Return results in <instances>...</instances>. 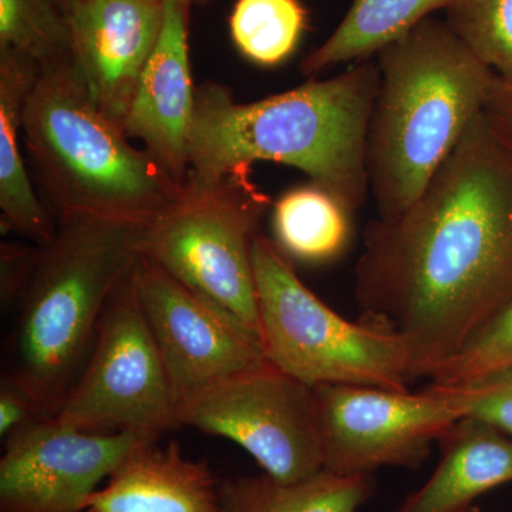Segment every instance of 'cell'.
Segmentation results:
<instances>
[{"label": "cell", "mask_w": 512, "mask_h": 512, "mask_svg": "<svg viewBox=\"0 0 512 512\" xmlns=\"http://www.w3.org/2000/svg\"><path fill=\"white\" fill-rule=\"evenodd\" d=\"M363 318L399 333L431 379L512 302V154L484 114L420 197L370 222L356 265Z\"/></svg>", "instance_id": "6da1fadb"}, {"label": "cell", "mask_w": 512, "mask_h": 512, "mask_svg": "<svg viewBox=\"0 0 512 512\" xmlns=\"http://www.w3.org/2000/svg\"><path fill=\"white\" fill-rule=\"evenodd\" d=\"M379 66L353 63L326 80L238 103L228 87L207 82L195 94L185 187H205L259 161L302 171L356 214L369 197L367 133Z\"/></svg>", "instance_id": "7a4b0ae2"}, {"label": "cell", "mask_w": 512, "mask_h": 512, "mask_svg": "<svg viewBox=\"0 0 512 512\" xmlns=\"http://www.w3.org/2000/svg\"><path fill=\"white\" fill-rule=\"evenodd\" d=\"M367 177L379 220L420 197L484 113L495 73L444 20L429 18L377 53Z\"/></svg>", "instance_id": "3957f363"}, {"label": "cell", "mask_w": 512, "mask_h": 512, "mask_svg": "<svg viewBox=\"0 0 512 512\" xmlns=\"http://www.w3.org/2000/svg\"><path fill=\"white\" fill-rule=\"evenodd\" d=\"M94 104L76 62L40 70L26 101L22 141L57 222L103 218L146 227L185 187Z\"/></svg>", "instance_id": "277c9868"}, {"label": "cell", "mask_w": 512, "mask_h": 512, "mask_svg": "<svg viewBox=\"0 0 512 512\" xmlns=\"http://www.w3.org/2000/svg\"><path fill=\"white\" fill-rule=\"evenodd\" d=\"M141 225L103 218L59 221L40 247L18 301L6 375L55 417L92 353L114 289L136 265Z\"/></svg>", "instance_id": "5b68a950"}, {"label": "cell", "mask_w": 512, "mask_h": 512, "mask_svg": "<svg viewBox=\"0 0 512 512\" xmlns=\"http://www.w3.org/2000/svg\"><path fill=\"white\" fill-rule=\"evenodd\" d=\"M252 261L259 336L269 363L312 389L349 384L409 390V349L399 333L333 311L298 278L274 239L259 234Z\"/></svg>", "instance_id": "8992f818"}, {"label": "cell", "mask_w": 512, "mask_h": 512, "mask_svg": "<svg viewBox=\"0 0 512 512\" xmlns=\"http://www.w3.org/2000/svg\"><path fill=\"white\" fill-rule=\"evenodd\" d=\"M271 205L251 168H239L217 183L185 187L173 208L141 229L138 251L259 336L252 248Z\"/></svg>", "instance_id": "52a82bcc"}, {"label": "cell", "mask_w": 512, "mask_h": 512, "mask_svg": "<svg viewBox=\"0 0 512 512\" xmlns=\"http://www.w3.org/2000/svg\"><path fill=\"white\" fill-rule=\"evenodd\" d=\"M131 272L114 289L92 353L55 419L89 433H133L158 441L178 426L177 400Z\"/></svg>", "instance_id": "ba28073f"}, {"label": "cell", "mask_w": 512, "mask_h": 512, "mask_svg": "<svg viewBox=\"0 0 512 512\" xmlns=\"http://www.w3.org/2000/svg\"><path fill=\"white\" fill-rule=\"evenodd\" d=\"M313 394L323 470L338 476H372L380 467L417 470L431 444L473 406L464 387L431 384L420 393L325 384Z\"/></svg>", "instance_id": "9c48e42d"}, {"label": "cell", "mask_w": 512, "mask_h": 512, "mask_svg": "<svg viewBox=\"0 0 512 512\" xmlns=\"http://www.w3.org/2000/svg\"><path fill=\"white\" fill-rule=\"evenodd\" d=\"M177 421L234 441L282 483L323 470L313 389L268 360L184 399Z\"/></svg>", "instance_id": "30bf717a"}, {"label": "cell", "mask_w": 512, "mask_h": 512, "mask_svg": "<svg viewBox=\"0 0 512 512\" xmlns=\"http://www.w3.org/2000/svg\"><path fill=\"white\" fill-rule=\"evenodd\" d=\"M131 278L177 407L192 394L266 360L256 333L212 308L150 259L138 256Z\"/></svg>", "instance_id": "8fae6325"}, {"label": "cell", "mask_w": 512, "mask_h": 512, "mask_svg": "<svg viewBox=\"0 0 512 512\" xmlns=\"http://www.w3.org/2000/svg\"><path fill=\"white\" fill-rule=\"evenodd\" d=\"M133 433H89L55 417L3 441L0 512H86L103 480L137 447Z\"/></svg>", "instance_id": "7c38bea8"}, {"label": "cell", "mask_w": 512, "mask_h": 512, "mask_svg": "<svg viewBox=\"0 0 512 512\" xmlns=\"http://www.w3.org/2000/svg\"><path fill=\"white\" fill-rule=\"evenodd\" d=\"M165 0H72L76 64L97 107L123 126L164 25ZM123 128V127H121Z\"/></svg>", "instance_id": "4fadbf2b"}, {"label": "cell", "mask_w": 512, "mask_h": 512, "mask_svg": "<svg viewBox=\"0 0 512 512\" xmlns=\"http://www.w3.org/2000/svg\"><path fill=\"white\" fill-rule=\"evenodd\" d=\"M191 6L188 0H165L160 39L121 126L128 138L141 141L144 150L183 187L190 173L188 146L197 94L188 43Z\"/></svg>", "instance_id": "5bb4252c"}, {"label": "cell", "mask_w": 512, "mask_h": 512, "mask_svg": "<svg viewBox=\"0 0 512 512\" xmlns=\"http://www.w3.org/2000/svg\"><path fill=\"white\" fill-rule=\"evenodd\" d=\"M205 461L184 457L177 443L131 451L90 497L86 512H218V488Z\"/></svg>", "instance_id": "9a60e30c"}, {"label": "cell", "mask_w": 512, "mask_h": 512, "mask_svg": "<svg viewBox=\"0 0 512 512\" xmlns=\"http://www.w3.org/2000/svg\"><path fill=\"white\" fill-rule=\"evenodd\" d=\"M40 67L28 57L0 49V225L37 247L56 237L59 222L30 180L20 147L23 111Z\"/></svg>", "instance_id": "2e32d148"}, {"label": "cell", "mask_w": 512, "mask_h": 512, "mask_svg": "<svg viewBox=\"0 0 512 512\" xmlns=\"http://www.w3.org/2000/svg\"><path fill=\"white\" fill-rule=\"evenodd\" d=\"M433 476L394 512H457L512 481V436L476 417L458 421L440 439Z\"/></svg>", "instance_id": "e0dca14e"}, {"label": "cell", "mask_w": 512, "mask_h": 512, "mask_svg": "<svg viewBox=\"0 0 512 512\" xmlns=\"http://www.w3.org/2000/svg\"><path fill=\"white\" fill-rule=\"evenodd\" d=\"M454 0H353L332 35L309 53L301 73L315 79L343 63H356L376 56L437 10H446Z\"/></svg>", "instance_id": "ac0fdd59"}, {"label": "cell", "mask_w": 512, "mask_h": 512, "mask_svg": "<svg viewBox=\"0 0 512 512\" xmlns=\"http://www.w3.org/2000/svg\"><path fill=\"white\" fill-rule=\"evenodd\" d=\"M372 476H315L282 483L268 474L222 480L218 512H356L372 497Z\"/></svg>", "instance_id": "d6986e66"}, {"label": "cell", "mask_w": 512, "mask_h": 512, "mask_svg": "<svg viewBox=\"0 0 512 512\" xmlns=\"http://www.w3.org/2000/svg\"><path fill=\"white\" fill-rule=\"evenodd\" d=\"M353 215L316 185L293 188L272 208L274 242L289 261L328 264L348 249Z\"/></svg>", "instance_id": "ffe728a7"}, {"label": "cell", "mask_w": 512, "mask_h": 512, "mask_svg": "<svg viewBox=\"0 0 512 512\" xmlns=\"http://www.w3.org/2000/svg\"><path fill=\"white\" fill-rule=\"evenodd\" d=\"M308 25L301 0H238L229 18L235 47L252 63L274 67L295 52Z\"/></svg>", "instance_id": "44dd1931"}, {"label": "cell", "mask_w": 512, "mask_h": 512, "mask_svg": "<svg viewBox=\"0 0 512 512\" xmlns=\"http://www.w3.org/2000/svg\"><path fill=\"white\" fill-rule=\"evenodd\" d=\"M0 49L28 57L40 70L76 62L72 25L56 0H0Z\"/></svg>", "instance_id": "7402d4cb"}, {"label": "cell", "mask_w": 512, "mask_h": 512, "mask_svg": "<svg viewBox=\"0 0 512 512\" xmlns=\"http://www.w3.org/2000/svg\"><path fill=\"white\" fill-rule=\"evenodd\" d=\"M448 28L495 73L512 79V0H454Z\"/></svg>", "instance_id": "603a6c76"}, {"label": "cell", "mask_w": 512, "mask_h": 512, "mask_svg": "<svg viewBox=\"0 0 512 512\" xmlns=\"http://www.w3.org/2000/svg\"><path fill=\"white\" fill-rule=\"evenodd\" d=\"M512 369V302L478 330L430 379L431 386L463 387Z\"/></svg>", "instance_id": "cb8c5ba5"}, {"label": "cell", "mask_w": 512, "mask_h": 512, "mask_svg": "<svg viewBox=\"0 0 512 512\" xmlns=\"http://www.w3.org/2000/svg\"><path fill=\"white\" fill-rule=\"evenodd\" d=\"M463 387L473 400L470 417L512 436V369Z\"/></svg>", "instance_id": "d4e9b609"}, {"label": "cell", "mask_w": 512, "mask_h": 512, "mask_svg": "<svg viewBox=\"0 0 512 512\" xmlns=\"http://www.w3.org/2000/svg\"><path fill=\"white\" fill-rule=\"evenodd\" d=\"M47 419L35 397L18 380L3 373L0 380V437L3 441Z\"/></svg>", "instance_id": "484cf974"}, {"label": "cell", "mask_w": 512, "mask_h": 512, "mask_svg": "<svg viewBox=\"0 0 512 512\" xmlns=\"http://www.w3.org/2000/svg\"><path fill=\"white\" fill-rule=\"evenodd\" d=\"M37 245L15 244V242H2L0 251V299L3 308L19 301L23 289L29 282L30 275L35 269Z\"/></svg>", "instance_id": "4316f807"}, {"label": "cell", "mask_w": 512, "mask_h": 512, "mask_svg": "<svg viewBox=\"0 0 512 512\" xmlns=\"http://www.w3.org/2000/svg\"><path fill=\"white\" fill-rule=\"evenodd\" d=\"M483 114L495 136L512 154V79L494 76Z\"/></svg>", "instance_id": "83f0119b"}, {"label": "cell", "mask_w": 512, "mask_h": 512, "mask_svg": "<svg viewBox=\"0 0 512 512\" xmlns=\"http://www.w3.org/2000/svg\"><path fill=\"white\" fill-rule=\"evenodd\" d=\"M56 2L59 3L60 8H62L64 10V13H66L67 9H69V5L70 2H72V0H56Z\"/></svg>", "instance_id": "f1b7e54d"}, {"label": "cell", "mask_w": 512, "mask_h": 512, "mask_svg": "<svg viewBox=\"0 0 512 512\" xmlns=\"http://www.w3.org/2000/svg\"><path fill=\"white\" fill-rule=\"evenodd\" d=\"M191 5H205V3H210L212 0H188Z\"/></svg>", "instance_id": "f546056e"}, {"label": "cell", "mask_w": 512, "mask_h": 512, "mask_svg": "<svg viewBox=\"0 0 512 512\" xmlns=\"http://www.w3.org/2000/svg\"><path fill=\"white\" fill-rule=\"evenodd\" d=\"M457 512H483L480 510V508L474 507V505H470V507L464 508V510L457 511Z\"/></svg>", "instance_id": "4dcf8cb0"}]
</instances>
